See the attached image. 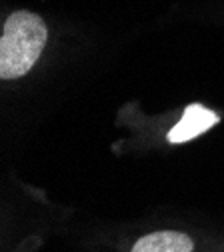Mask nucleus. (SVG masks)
Returning a JSON list of instances; mask_svg holds the SVG:
<instances>
[{"instance_id":"obj_1","label":"nucleus","mask_w":224,"mask_h":252,"mask_svg":"<svg viewBox=\"0 0 224 252\" xmlns=\"http://www.w3.org/2000/svg\"><path fill=\"white\" fill-rule=\"evenodd\" d=\"M48 44V26L30 10L12 12L0 36V82H22L38 66Z\"/></svg>"},{"instance_id":"obj_4","label":"nucleus","mask_w":224,"mask_h":252,"mask_svg":"<svg viewBox=\"0 0 224 252\" xmlns=\"http://www.w3.org/2000/svg\"><path fill=\"white\" fill-rule=\"evenodd\" d=\"M220 122V114L214 112L212 108H206L204 104H188L182 108V114L174 126V130L168 138V144L176 146V144H184L198 138L200 134L208 132L212 126H216Z\"/></svg>"},{"instance_id":"obj_3","label":"nucleus","mask_w":224,"mask_h":252,"mask_svg":"<svg viewBox=\"0 0 224 252\" xmlns=\"http://www.w3.org/2000/svg\"><path fill=\"white\" fill-rule=\"evenodd\" d=\"M198 238L186 228L156 226L128 242L124 252H198Z\"/></svg>"},{"instance_id":"obj_2","label":"nucleus","mask_w":224,"mask_h":252,"mask_svg":"<svg viewBox=\"0 0 224 252\" xmlns=\"http://www.w3.org/2000/svg\"><path fill=\"white\" fill-rule=\"evenodd\" d=\"M46 216L0 210V252H38L50 236Z\"/></svg>"}]
</instances>
